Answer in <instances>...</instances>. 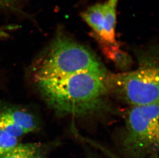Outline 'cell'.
Returning a JSON list of instances; mask_svg holds the SVG:
<instances>
[{"instance_id": "6da1fadb", "label": "cell", "mask_w": 159, "mask_h": 158, "mask_svg": "<svg viewBox=\"0 0 159 158\" xmlns=\"http://www.w3.org/2000/svg\"><path fill=\"white\" fill-rule=\"evenodd\" d=\"M107 75L84 72L33 84L45 103L57 113L84 116L102 108L108 91Z\"/></svg>"}, {"instance_id": "7a4b0ae2", "label": "cell", "mask_w": 159, "mask_h": 158, "mask_svg": "<svg viewBox=\"0 0 159 158\" xmlns=\"http://www.w3.org/2000/svg\"><path fill=\"white\" fill-rule=\"evenodd\" d=\"M30 72L33 83L84 72L108 75L93 52L61 29L33 63Z\"/></svg>"}, {"instance_id": "3957f363", "label": "cell", "mask_w": 159, "mask_h": 158, "mask_svg": "<svg viewBox=\"0 0 159 158\" xmlns=\"http://www.w3.org/2000/svg\"><path fill=\"white\" fill-rule=\"evenodd\" d=\"M159 102L132 106L123 129L116 140L124 158H148L159 152Z\"/></svg>"}, {"instance_id": "277c9868", "label": "cell", "mask_w": 159, "mask_h": 158, "mask_svg": "<svg viewBox=\"0 0 159 158\" xmlns=\"http://www.w3.org/2000/svg\"><path fill=\"white\" fill-rule=\"evenodd\" d=\"M106 84L124 101L131 106L159 102V69L147 63L132 72L108 75Z\"/></svg>"}, {"instance_id": "5b68a950", "label": "cell", "mask_w": 159, "mask_h": 158, "mask_svg": "<svg viewBox=\"0 0 159 158\" xmlns=\"http://www.w3.org/2000/svg\"><path fill=\"white\" fill-rule=\"evenodd\" d=\"M119 0H106L89 6L81 13L82 19L91 28L100 44H113L116 39Z\"/></svg>"}, {"instance_id": "8992f818", "label": "cell", "mask_w": 159, "mask_h": 158, "mask_svg": "<svg viewBox=\"0 0 159 158\" xmlns=\"http://www.w3.org/2000/svg\"><path fill=\"white\" fill-rule=\"evenodd\" d=\"M0 116L22 128L27 134L39 128V122L35 116L22 108L15 106L0 108Z\"/></svg>"}, {"instance_id": "52a82bcc", "label": "cell", "mask_w": 159, "mask_h": 158, "mask_svg": "<svg viewBox=\"0 0 159 158\" xmlns=\"http://www.w3.org/2000/svg\"><path fill=\"white\" fill-rule=\"evenodd\" d=\"M102 51L108 58L112 60L117 67L127 69L131 64L130 57L126 52L120 49L118 44H102Z\"/></svg>"}, {"instance_id": "ba28073f", "label": "cell", "mask_w": 159, "mask_h": 158, "mask_svg": "<svg viewBox=\"0 0 159 158\" xmlns=\"http://www.w3.org/2000/svg\"><path fill=\"white\" fill-rule=\"evenodd\" d=\"M41 144L37 143L18 144L0 155V158H31Z\"/></svg>"}, {"instance_id": "9c48e42d", "label": "cell", "mask_w": 159, "mask_h": 158, "mask_svg": "<svg viewBox=\"0 0 159 158\" xmlns=\"http://www.w3.org/2000/svg\"><path fill=\"white\" fill-rule=\"evenodd\" d=\"M72 133H73L74 136L78 139V140L83 143L86 144L89 146H91L94 148L96 151H101L103 155L105 156L107 158H124L118 155L117 153L113 151L112 150L107 147L105 145L101 144L99 142L94 140L93 139L84 137L80 134L77 131L76 129L72 127ZM148 158H159V154L156 153L150 156Z\"/></svg>"}, {"instance_id": "30bf717a", "label": "cell", "mask_w": 159, "mask_h": 158, "mask_svg": "<svg viewBox=\"0 0 159 158\" xmlns=\"http://www.w3.org/2000/svg\"><path fill=\"white\" fill-rule=\"evenodd\" d=\"M18 144V139L0 129V155Z\"/></svg>"}, {"instance_id": "8fae6325", "label": "cell", "mask_w": 159, "mask_h": 158, "mask_svg": "<svg viewBox=\"0 0 159 158\" xmlns=\"http://www.w3.org/2000/svg\"><path fill=\"white\" fill-rule=\"evenodd\" d=\"M26 0H0V9L19 12Z\"/></svg>"}, {"instance_id": "7c38bea8", "label": "cell", "mask_w": 159, "mask_h": 158, "mask_svg": "<svg viewBox=\"0 0 159 158\" xmlns=\"http://www.w3.org/2000/svg\"><path fill=\"white\" fill-rule=\"evenodd\" d=\"M60 141H55L46 144H41L37 151L32 156L31 158H47L50 151L54 148L57 147L60 145Z\"/></svg>"}, {"instance_id": "4fadbf2b", "label": "cell", "mask_w": 159, "mask_h": 158, "mask_svg": "<svg viewBox=\"0 0 159 158\" xmlns=\"http://www.w3.org/2000/svg\"><path fill=\"white\" fill-rule=\"evenodd\" d=\"M18 29L16 25H0V39H6L9 37L14 31Z\"/></svg>"}, {"instance_id": "5bb4252c", "label": "cell", "mask_w": 159, "mask_h": 158, "mask_svg": "<svg viewBox=\"0 0 159 158\" xmlns=\"http://www.w3.org/2000/svg\"><path fill=\"white\" fill-rule=\"evenodd\" d=\"M83 144L84 151V158H101L94 148L84 143Z\"/></svg>"}]
</instances>
